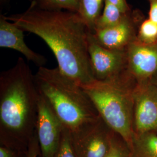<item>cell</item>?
I'll return each instance as SVG.
<instances>
[{"mask_svg": "<svg viewBox=\"0 0 157 157\" xmlns=\"http://www.w3.org/2000/svg\"><path fill=\"white\" fill-rule=\"evenodd\" d=\"M6 18L43 40L63 74L81 86L95 81L88 51L90 30L78 13L44 10L31 2L26 11Z\"/></svg>", "mask_w": 157, "mask_h": 157, "instance_id": "6da1fadb", "label": "cell"}, {"mask_svg": "<svg viewBox=\"0 0 157 157\" xmlns=\"http://www.w3.org/2000/svg\"><path fill=\"white\" fill-rule=\"evenodd\" d=\"M40 93L23 58L0 75V146L25 154L36 134Z\"/></svg>", "mask_w": 157, "mask_h": 157, "instance_id": "7a4b0ae2", "label": "cell"}, {"mask_svg": "<svg viewBox=\"0 0 157 157\" xmlns=\"http://www.w3.org/2000/svg\"><path fill=\"white\" fill-rule=\"evenodd\" d=\"M34 80L64 128L75 133L96 122L100 117L83 87L58 67H39Z\"/></svg>", "mask_w": 157, "mask_h": 157, "instance_id": "3957f363", "label": "cell"}, {"mask_svg": "<svg viewBox=\"0 0 157 157\" xmlns=\"http://www.w3.org/2000/svg\"><path fill=\"white\" fill-rule=\"evenodd\" d=\"M134 79L128 70L116 78L82 86L101 119L120 136L130 149L134 137Z\"/></svg>", "mask_w": 157, "mask_h": 157, "instance_id": "277c9868", "label": "cell"}, {"mask_svg": "<svg viewBox=\"0 0 157 157\" xmlns=\"http://www.w3.org/2000/svg\"><path fill=\"white\" fill-rule=\"evenodd\" d=\"M88 51L97 80L116 78L128 70L126 49L115 50L106 48L97 42L91 32L88 37Z\"/></svg>", "mask_w": 157, "mask_h": 157, "instance_id": "5b68a950", "label": "cell"}, {"mask_svg": "<svg viewBox=\"0 0 157 157\" xmlns=\"http://www.w3.org/2000/svg\"><path fill=\"white\" fill-rule=\"evenodd\" d=\"M134 135L157 130V87L149 81L137 83L133 89Z\"/></svg>", "mask_w": 157, "mask_h": 157, "instance_id": "8992f818", "label": "cell"}, {"mask_svg": "<svg viewBox=\"0 0 157 157\" xmlns=\"http://www.w3.org/2000/svg\"><path fill=\"white\" fill-rule=\"evenodd\" d=\"M64 127L45 98L40 93L36 133L40 157H54L62 139Z\"/></svg>", "mask_w": 157, "mask_h": 157, "instance_id": "52a82bcc", "label": "cell"}, {"mask_svg": "<svg viewBox=\"0 0 157 157\" xmlns=\"http://www.w3.org/2000/svg\"><path fill=\"white\" fill-rule=\"evenodd\" d=\"M113 133L101 118L78 132L71 133L78 157H106Z\"/></svg>", "mask_w": 157, "mask_h": 157, "instance_id": "ba28073f", "label": "cell"}, {"mask_svg": "<svg viewBox=\"0 0 157 157\" xmlns=\"http://www.w3.org/2000/svg\"><path fill=\"white\" fill-rule=\"evenodd\" d=\"M127 69L137 83L148 81L157 73V42L141 43L137 38L126 48Z\"/></svg>", "mask_w": 157, "mask_h": 157, "instance_id": "9c48e42d", "label": "cell"}, {"mask_svg": "<svg viewBox=\"0 0 157 157\" xmlns=\"http://www.w3.org/2000/svg\"><path fill=\"white\" fill-rule=\"evenodd\" d=\"M137 17L129 12L116 25L97 30L93 34L101 46L110 50H124L137 38Z\"/></svg>", "mask_w": 157, "mask_h": 157, "instance_id": "30bf717a", "label": "cell"}, {"mask_svg": "<svg viewBox=\"0 0 157 157\" xmlns=\"http://www.w3.org/2000/svg\"><path fill=\"white\" fill-rule=\"evenodd\" d=\"M23 30L8 21L6 17L0 16V47L10 48L21 52L29 61L39 67L47 62L45 56L31 50L24 40Z\"/></svg>", "mask_w": 157, "mask_h": 157, "instance_id": "8fae6325", "label": "cell"}, {"mask_svg": "<svg viewBox=\"0 0 157 157\" xmlns=\"http://www.w3.org/2000/svg\"><path fill=\"white\" fill-rule=\"evenodd\" d=\"M130 157H157V136L153 132L135 135Z\"/></svg>", "mask_w": 157, "mask_h": 157, "instance_id": "7c38bea8", "label": "cell"}, {"mask_svg": "<svg viewBox=\"0 0 157 157\" xmlns=\"http://www.w3.org/2000/svg\"><path fill=\"white\" fill-rule=\"evenodd\" d=\"M103 0H79L78 13L93 33L95 24L100 16Z\"/></svg>", "mask_w": 157, "mask_h": 157, "instance_id": "4fadbf2b", "label": "cell"}, {"mask_svg": "<svg viewBox=\"0 0 157 157\" xmlns=\"http://www.w3.org/2000/svg\"><path fill=\"white\" fill-rule=\"evenodd\" d=\"M125 14L117 6L105 0L104 10L95 22L94 32L97 30L108 28L116 25L122 20Z\"/></svg>", "mask_w": 157, "mask_h": 157, "instance_id": "5bb4252c", "label": "cell"}, {"mask_svg": "<svg viewBox=\"0 0 157 157\" xmlns=\"http://www.w3.org/2000/svg\"><path fill=\"white\" fill-rule=\"evenodd\" d=\"M32 2L44 10H65L78 13L79 0H32Z\"/></svg>", "mask_w": 157, "mask_h": 157, "instance_id": "9a60e30c", "label": "cell"}, {"mask_svg": "<svg viewBox=\"0 0 157 157\" xmlns=\"http://www.w3.org/2000/svg\"><path fill=\"white\" fill-rule=\"evenodd\" d=\"M137 39L145 44L157 42V23L147 19L141 23L138 30Z\"/></svg>", "mask_w": 157, "mask_h": 157, "instance_id": "2e32d148", "label": "cell"}, {"mask_svg": "<svg viewBox=\"0 0 157 157\" xmlns=\"http://www.w3.org/2000/svg\"><path fill=\"white\" fill-rule=\"evenodd\" d=\"M105 157H130L129 147L119 135L113 132L111 145Z\"/></svg>", "mask_w": 157, "mask_h": 157, "instance_id": "e0dca14e", "label": "cell"}, {"mask_svg": "<svg viewBox=\"0 0 157 157\" xmlns=\"http://www.w3.org/2000/svg\"><path fill=\"white\" fill-rule=\"evenodd\" d=\"M54 157H78L73 146L71 133L64 128L60 146Z\"/></svg>", "mask_w": 157, "mask_h": 157, "instance_id": "ac0fdd59", "label": "cell"}, {"mask_svg": "<svg viewBox=\"0 0 157 157\" xmlns=\"http://www.w3.org/2000/svg\"><path fill=\"white\" fill-rule=\"evenodd\" d=\"M40 154L39 143L36 133L31 141L27 153V157H39Z\"/></svg>", "mask_w": 157, "mask_h": 157, "instance_id": "d6986e66", "label": "cell"}, {"mask_svg": "<svg viewBox=\"0 0 157 157\" xmlns=\"http://www.w3.org/2000/svg\"><path fill=\"white\" fill-rule=\"evenodd\" d=\"M0 157H27V154L5 146H0Z\"/></svg>", "mask_w": 157, "mask_h": 157, "instance_id": "ffe728a7", "label": "cell"}, {"mask_svg": "<svg viewBox=\"0 0 157 157\" xmlns=\"http://www.w3.org/2000/svg\"><path fill=\"white\" fill-rule=\"evenodd\" d=\"M111 2L114 6H117L118 8L124 13L130 12L129 6L127 3L126 0H106Z\"/></svg>", "mask_w": 157, "mask_h": 157, "instance_id": "44dd1931", "label": "cell"}, {"mask_svg": "<svg viewBox=\"0 0 157 157\" xmlns=\"http://www.w3.org/2000/svg\"><path fill=\"white\" fill-rule=\"evenodd\" d=\"M150 8L149 12V19L157 23V0H149Z\"/></svg>", "mask_w": 157, "mask_h": 157, "instance_id": "7402d4cb", "label": "cell"}, {"mask_svg": "<svg viewBox=\"0 0 157 157\" xmlns=\"http://www.w3.org/2000/svg\"><path fill=\"white\" fill-rule=\"evenodd\" d=\"M10 0H0V4L1 6H4L8 4Z\"/></svg>", "mask_w": 157, "mask_h": 157, "instance_id": "603a6c76", "label": "cell"}, {"mask_svg": "<svg viewBox=\"0 0 157 157\" xmlns=\"http://www.w3.org/2000/svg\"></svg>", "mask_w": 157, "mask_h": 157, "instance_id": "cb8c5ba5", "label": "cell"}]
</instances>
